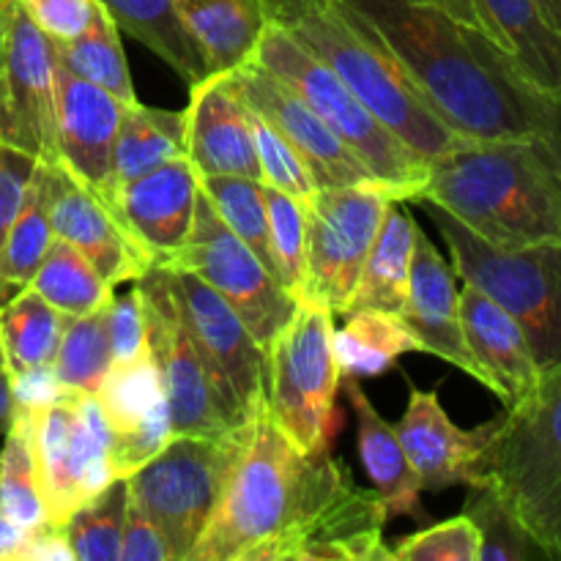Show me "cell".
<instances>
[{
    "label": "cell",
    "mask_w": 561,
    "mask_h": 561,
    "mask_svg": "<svg viewBox=\"0 0 561 561\" xmlns=\"http://www.w3.org/2000/svg\"><path fill=\"white\" fill-rule=\"evenodd\" d=\"M362 485L329 453L305 455L272 411L239 431L222 493L190 561H310L337 548L359 513Z\"/></svg>",
    "instance_id": "1"
},
{
    "label": "cell",
    "mask_w": 561,
    "mask_h": 561,
    "mask_svg": "<svg viewBox=\"0 0 561 561\" xmlns=\"http://www.w3.org/2000/svg\"><path fill=\"white\" fill-rule=\"evenodd\" d=\"M367 16L405 77L469 140H535L537 88L482 33L414 0H348Z\"/></svg>",
    "instance_id": "2"
},
{
    "label": "cell",
    "mask_w": 561,
    "mask_h": 561,
    "mask_svg": "<svg viewBox=\"0 0 561 561\" xmlns=\"http://www.w3.org/2000/svg\"><path fill=\"white\" fill-rule=\"evenodd\" d=\"M416 203L496 247H561V164L540 140H477L431 162Z\"/></svg>",
    "instance_id": "3"
},
{
    "label": "cell",
    "mask_w": 561,
    "mask_h": 561,
    "mask_svg": "<svg viewBox=\"0 0 561 561\" xmlns=\"http://www.w3.org/2000/svg\"><path fill=\"white\" fill-rule=\"evenodd\" d=\"M283 25L351 88L378 124L425 162L477 142L455 131L427 104L376 27L348 0H318Z\"/></svg>",
    "instance_id": "4"
},
{
    "label": "cell",
    "mask_w": 561,
    "mask_h": 561,
    "mask_svg": "<svg viewBox=\"0 0 561 561\" xmlns=\"http://www.w3.org/2000/svg\"><path fill=\"white\" fill-rule=\"evenodd\" d=\"M477 480L496 493L548 559L561 561V365L493 420Z\"/></svg>",
    "instance_id": "5"
},
{
    "label": "cell",
    "mask_w": 561,
    "mask_h": 561,
    "mask_svg": "<svg viewBox=\"0 0 561 561\" xmlns=\"http://www.w3.org/2000/svg\"><path fill=\"white\" fill-rule=\"evenodd\" d=\"M255 64L294 88L334 131L340 140L365 162L373 179L392 201H414L422 195L431 175V162L411 151L376 115L351 93V88L318 60L294 33L279 22H268L257 42Z\"/></svg>",
    "instance_id": "6"
},
{
    "label": "cell",
    "mask_w": 561,
    "mask_h": 561,
    "mask_svg": "<svg viewBox=\"0 0 561 561\" xmlns=\"http://www.w3.org/2000/svg\"><path fill=\"white\" fill-rule=\"evenodd\" d=\"M458 279L502 305L531 345L540 373L561 365V247H496L436 203H425Z\"/></svg>",
    "instance_id": "7"
},
{
    "label": "cell",
    "mask_w": 561,
    "mask_h": 561,
    "mask_svg": "<svg viewBox=\"0 0 561 561\" xmlns=\"http://www.w3.org/2000/svg\"><path fill=\"white\" fill-rule=\"evenodd\" d=\"M340 378L334 312L296 301L294 316L266 345V409L305 455L329 453Z\"/></svg>",
    "instance_id": "8"
},
{
    "label": "cell",
    "mask_w": 561,
    "mask_h": 561,
    "mask_svg": "<svg viewBox=\"0 0 561 561\" xmlns=\"http://www.w3.org/2000/svg\"><path fill=\"white\" fill-rule=\"evenodd\" d=\"M239 431L219 438L173 436L126 477L129 504L157 526L175 561H190L206 531L239 447Z\"/></svg>",
    "instance_id": "9"
},
{
    "label": "cell",
    "mask_w": 561,
    "mask_h": 561,
    "mask_svg": "<svg viewBox=\"0 0 561 561\" xmlns=\"http://www.w3.org/2000/svg\"><path fill=\"white\" fill-rule=\"evenodd\" d=\"M31 425L38 488L49 524L66 526L82 504L93 502L115 474L110 466L113 431L96 394L60 392L42 409H20Z\"/></svg>",
    "instance_id": "10"
},
{
    "label": "cell",
    "mask_w": 561,
    "mask_h": 561,
    "mask_svg": "<svg viewBox=\"0 0 561 561\" xmlns=\"http://www.w3.org/2000/svg\"><path fill=\"white\" fill-rule=\"evenodd\" d=\"M170 268L175 299L230 431L266 405V351L239 312L197 274Z\"/></svg>",
    "instance_id": "11"
},
{
    "label": "cell",
    "mask_w": 561,
    "mask_h": 561,
    "mask_svg": "<svg viewBox=\"0 0 561 561\" xmlns=\"http://www.w3.org/2000/svg\"><path fill=\"white\" fill-rule=\"evenodd\" d=\"M389 201L381 184L318 186L305 203L307 283L299 301H318L334 316L348 312Z\"/></svg>",
    "instance_id": "12"
},
{
    "label": "cell",
    "mask_w": 561,
    "mask_h": 561,
    "mask_svg": "<svg viewBox=\"0 0 561 561\" xmlns=\"http://www.w3.org/2000/svg\"><path fill=\"white\" fill-rule=\"evenodd\" d=\"M162 266L184 268L211 285L239 312L263 351L296 310L294 296L268 272L266 263L222 222L203 190L197 195L190 239L179 255Z\"/></svg>",
    "instance_id": "13"
},
{
    "label": "cell",
    "mask_w": 561,
    "mask_h": 561,
    "mask_svg": "<svg viewBox=\"0 0 561 561\" xmlns=\"http://www.w3.org/2000/svg\"><path fill=\"white\" fill-rule=\"evenodd\" d=\"M135 290L146 318L148 348L164 383L173 436H228L230 427L219 409L217 392L181 316L170 268L151 266L140 279H135Z\"/></svg>",
    "instance_id": "14"
},
{
    "label": "cell",
    "mask_w": 561,
    "mask_h": 561,
    "mask_svg": "<svg viewBox=\"0 0 561 561\" xmlns=\"http://www.w3.org/2000/svg\"><path fill=\"white\" fill-rule=\"evenodd\" d=\"M0 146L58 164L55 142V53L20 0H0Z\"/></svg>",
    "instance_id": "15"
},
{
    "label": "cell",
    "mask_w": 561,
    "mask_h": 561,
    "mask_svg": "<svg viewBox=\"0 0 561 561\" xmlns=\"http://www.w3.org/2000/svg\"><path fill=\"white\" fill-rule=\"evenodd\" d=\"M241 99L263 115L285 140L299 151L316 186H356L378 184L359 157L337 137V131L279 77L263 69L255 60H247L230 71Z\"/></svg>",
    "instance_id": "16"
},
{
    "label": "cell",
    "mask_w": 561,
    "mask_h": 561,
    "mask_svg": "<svg viewBox=\"0 0 561 561\" xmlns=\"http://www.w3.org/2000/svg\"><path fill=\"white\" fill-rule=\"evenodd\" d=\"M49 219L55 239L77 247L110 288L135 283L157 266L129 233L115 203L75 179L64 164H49Z\"/></svg>",
    "instance_id": "17"
},
{
    "label": "cell",
    "mask_w": 561,
    "mask_h": 561,
    "mask_svg": "<svg viewBox=\"0 0 561 561\" xmlns=\"http://www.w3.org/2000/svg\"><path fill=\"white\" fill-rule=\"evenodd\" d=\"M126 102L71 75L55 60V142L58 164L113 201V151Z\"/></svg>",
    "instance_id": "18"
},
{
    "label": "cell",
    "mask_w": 561,
    "mask_h": 561,
    "mask_svg": "<svg viewBox=\"0 0 561 561\" xmlns=\"http://www.w3.org/2000/svg\"><path fill=\"white\" fill-rule=\"evenodd\" d=\"M102 414L113 431L110 466L115 480H126L173 438L168 398L153 354L110 367L96 392Z\"/></svg>",
    "instance_id": "19"
},
{
    "label": "cell",
    "mask_w": 561,
    "mask_h": 561,
    "mask_svg": "<svg viewBox=\"0 0 561 561\" xmlns=\"http://www.w3.org/2000/svg\"><path fill=\"white\" fill-rule=\"evenodd\" d=\"M201 175L190 157L170 159L129 181L113 195L129 233L157 266L173 261L186 244L195 219Z\"/></svg>",
    "instance_id": "20"
},
{
    "label": "cell",
    "mask_w": 561,
    "mask_h": 561,
    "mask_svg": "<svg viewBox=\"0 0 561 561\" xmlns=\"http://www.w3.org/2000/svg\"><path fill=\"white\" fill-rule=\"evenodd\" d=\"M186 157L197 175H247L261 179L252 146L250 113L230 71H211L190 85Z\"/></svg>",
    "instance_id": "21"
},
{
    "label": "cell",
    "mask_w": 561,
    "mask_h": 561,
    "mask_svg": "<svg viewBox=\"0 0 561 561\" xmlns=\"http://www.w3.org/2000/svg\"><path fill=\"white\" fill-rule=\"evenodd\" d=\"M394 431L420 474L422 491H444L453 485L477 488V463L491 442L493 422L477 431H463L449 420L436 392L411 389L409 409Z\"/></svg>",
    "instance_id": "22"
},
{
    "label": "cell",
    "mask_w": 561,
    "mask_h": 561,
    "mask_svg": "<svg viewBox=\"0 0 561 561\" xmlns=\"http://www.w3.org/2000/svg\"><path fill=\"white\" fill-rule=\"evenodd\" d=\"M400 318L416 337L420 351L438 356L482 383V373L466 345L463 323H460L458 274L422 230L416 236L409 294Z\"/></svg>",
    "instance_id": "23"
},
{
    "label": "cell",
    "mask_w": 561,
    "mask_h": 561,
    "mask_svg": "<svg viewBox=\"0 0 561 561\" xmlns=\"http://www.w3.org/2000/svg\"><path fill=\"white\" fill-rule=\"evenodd\" d=\"M460 323L482 373V387L491 389L504 409L529 398L542 373L520 323L491 296L466 283L460 288Z\"/></svg>",
    "instance_id": "24"
},
{
    "label": "cell",
    "mask_w": 561,
    "mask_h": 561,
    "mask_svg": "<svg viewBox=\"0 0 561 561\" xmlns=\"http://www.w3.org/2000/svg\"><path fill=\"white\" fill-rule=\"evenodd\" d=\"M340 387H345L348 403L356 414V447H359L362 466L370 477L373 491L381 496L383 507H387V518L394 520L411 515V518L422 520L425 510L420 504V474L411 466L394 425H389L378 414L373 400L362 392L354 376L340 378Z\"/></svg>",
    "instance_id": "25"
},
{
    "label": "cell",
    "mask_w": 561,
    "mask_h": 561,
    "mask_svg": "<svg viewBox=\"0 0 561 561\" xmlns=\"http://www.w3.org/2000/svg\"><path fill=\"white\" fill-rule=\"evenodd\" d=\"M173 5L208 71H233L252 60L272 22L263 0H173Z\"/></svg>",
    "instance_id": "26"
},
{
    "label": "cell",
    "mask_w": 561,
    "mask_h": 561,
    "mask_svg": "<svg viewBox=\"0 0 561 561\" xmlns=\"http://www.w3.org/2000/svg\"><path fill=\"white\" fill-rule=\"evenodd\" d=\"M482 5L515 75L561 99V33L548 25L535 0H482Z\"/></svg>",
    "instance_id": "27"
},
{
    "label": "cell",
    "mask_w": 561,
    "mask_h": 561,
    "mask_svg": "<svg viewBox=\"0 0 561 561\" xmlns=\"http://www.w3.org/2000/svg\"><path fill=\"white\" fill-rule=\"evenodd\" d=\"M420 225L403 208V201H389L376 241L365 257L348 312L354 310H403L409 294L411 261H414Z\"/></svg>",
    "instance_id": "28"
},
{
    "label": "cell",
    "mask_w": 561,
    "mask_h": 561,
    "mask_svg": "<svg viewBox=\"0 0 561 561\" xmlns=\"http://www.w3.org/2000/svg\"><path fill=\"white\" fill-rule=\"evenodd\" d=\"M179 157H186L184 113L129 102L113 151V195L148 170Z\"/></svg>",
    "instance_id": "29"
},
{
    "label": "cell",
    "mask_w": 561,
    "mask_h": 561,
    "mask_svg": "<svg viewBox=\"0 0 561 561\" xmlns=\"http://www.w3.org/2000/svg\"><path fill=\"white\" fill-rule=\"evenodd\" d=\"M69 316L36 290L20 288L0 305V354L9 378L53 365Z\"/></svg>",
    "instance_id": "30"
},
{
    "label": "cell",
    "mask_w": 561,
    "mask_h": 561,
    "mask_svg": "<svg viewBox=\"0 0 561 561\" xmlns=\"http://www.w3.org/2000/svg\"><path fill=\"white\" fill-rule=\"evenodd\" d=\"M99 3L113 14L121 33H129L142 47L151 49L181 80L195 85L197 80L211 75L195 38L181 25L173 0H99Z\"/></svg>",
    "instance_id": "31"
},
{
    "label": "cell",
    "mask_w": 561,
    "mask_h": 561,
    "mask_svg": "<svg viewBox=\"0 0 561 561\" xmlns=\"http://www.w3.org/2000/svg\"><path fill=\"white\" fill-rule=\"evenodd\" d=\"M411 351H420V343L398 312H345V327L334 329V356L343 376H381Z\"/></svg>",
    "instance_id": "32"
},
{
    "label": "cell",
    "mask_w": 561,
    "mask_h": 561,
    "mask_svg": "<svg viewBox=\"0 0 561 561\" xmlns=\"http://www.w3.org/2000/svg\"><path fill=\"white\" fill-rule=\"evenodd\" d=\"M55 60L71 75L104 88L121 102H137L135 82H131L129 64H126L121 27L102 3H96L91 25L71 42H53Z\"/></svg>",
    "instance_id": "33"
},
{
    "label": "cell",
    "mask_w": 561,
    "mask_h": 561,
    "mask_svg": "<svg viewBox=\"0 0 561 561\" xmlns=\"http://www.w3.org/2000/svg\"><path fill=\"white\" fill-rule=\"evenodd\" d=\"M53 219H49V164L38 162L27 181L25 197L5 236L0 252V283L9 290L25 288L42 266L53 244Z\"/></svg>",
    "instance_id": "34"
},
{
    "label": "cell",
    "mask_w": 561,
    "mask_h": 561,
    "mask_svg": "<svg viewBox=\"0 0 561 561\" xmlns=\"http://www.w3.org/2000/svg\"><path fill=\"white\" fill-rule=\"evenodd\" d=\"M25 288L36 290L47 305L64 316H88L113 299V290L93 268V263L69 241L53 239L42 266Z\"/></svg>",
    "instance_id": "35"
},
{
    "label": "cell",
    "mask_w": 561,
    "mask_h": 561,
    "mask_svg": "<svg viewBox=\"0 0 561 561\" xmlns=\"http://www.w3.org/2000/svg\"><path fill=\"white\" fill-rule=\"evenodd\" d=\"M113 367V343L107 332V305L88 316H69L60 337L53 373L66 392L96 394Z\"/></svg>",
    "instance_id": "36"
},
{
    "label": "cell",
    "mask_w": 561,
    "mask_h": 561,
    "mask_svg": "<svg viewBox=\"0 0 561 561\" xmlns=\"http://www.w3.org/2000/svg\"><path fill=\"white\" fill-rule=\"evenodd\" d=\"M0 515L25 529L49 524L38 488L36 460H33L31 425L27 414L20 409H14V422L5 431L3 449H0Z\"/></svg>",
    "instance_id": "37"
},
{
    "label": "cell",
    "mask_w": 561,
    "mask_h": 561,
    "mask_svg": "<svg viewBox=\"0 0 561 561\" xmlns=\"http://www.w3.org/2000/svg\"><path fill=\"white\" fill-rule=\"evenodd\" d=\"M201 190L214 203L222 222L274 274L272 239H268L266 184L261 179H247V175H201Z\"/></svg>",
    "instance_id": "38"
},
{
    "label": "cell",
    "mask_w": 561,
    "mask_h": 561,
    "mask_svg": "<svg viewBox=\"0 0 561 561\" xmlns=\"http://www.w3.org/2000/svg\"><path fill=\"white\" fill-rule=\"evenodd\" d=\"M129 491L126 480H115L93 502L82 504L66 524L75 561H118Z\"/></svg>",
    "instance_id": "39"
},
{
    "label": "cell",
    "mask_w": 561,
    "mask_h": 561,
    "mask_svg": "<svg viewBox=\"0 0 561 561\" xmlns=\"http://www.w3.org/2000/svg\"><path fill=\"white\" fill-rule=\"evenodd\" d=\"M268 239H272L274 274L296 301L307 283V217L305 203L266 184Z\"/></svg>",
    "instance_id": "40"
},
{
    "label": "cell",
    "mask_w": 561,
    "mask_h": 561,
    "mask_svg": "<svg viewBox=\"0 0 561 561\" xmlns=\"http://www.w3.org/2000/svg\"><path fill=\"white\" fill-rule=\"evenodd\" d=\"M463 513L480 529V561H535L548 559V553L531 540L529 531L513 518L488 485L471 488V499Z\"/></svg>",
    "instance_id": "41"
},
{
    "label": "cell",
    "mask_w": 561,
    "mask_h": 561,
    "mask_svg": "<svg viewBox=\"0 0 561 561\" xmlns=\"http://www.w3.org/2000/svg\"><path fill=\"white\" fill-rule=\"evenodd\" d=\"M250 113V131H252V146H255L257 168H261L263 184L274 186V190L285 192V195L296 197V201L307 203L316 195V179L307 170L305 159L299 157L294 146L285 140L279 129H274L257 110L247 104Z\"/></svg>",
    "instance_id": "42"
},
{
    "label": "cell",
    "mask_w": 561,
    "mask_h": 561,
    "mask_svg": "<svg viewBox=\"0 0 561 561\" xmlns=\"http://www.w3.org/2000/svg\"><path fill=\"white\" fill-rule=\"evenodd\" d=\"M482 535L466 513L427 526L394 548L398 561H480Z\"/></svg>",
    "instance_id": "43"
},
{
    "label": "cell",
    "mask_w": 561,
    "mask_h": 561,
    "mask_svg": "<svg viewBox=\"0 0 561 561\" xmlns=\"http://www.w3.org/2000/svg\"><path fill=\"white\" fill-rule=\"evenodd\" d=\"M107 332L110 343H113V365H126L151 351L140 296L135 288L129 294H113V299L107 301Z\"/></svg>",
    "instance_id": "44"
},
{
    "label": "cell",
    "mask_w": 561,
    "mask_h": 561,
    "mask_svg": "<svg viewBox=\"0 0 561 561\" xmlns=\"http://www.w3.org/2000/svg\"><path fill=\"white\" fill-rule=\"evenodd\" d=\"M99 0H20L25 14L53 42H71L91 25Z\"/></svg>",
    "instance_id": "45"
},
{
    "label": "cell",
    "mask_w": 561,
    "mask_h": 561,
    "mask_svg": "<svg viewBox=\"0 0 561 561\" xmlns=\"http://www.w3.org/2000/svg\"><path fill=\"white\" fill-rule=\"evenodd\" d=\"M36 164V159L27 157V153L14 151V148L9 146H0V252H3L5 236H9L11 222H14L16 211H20L27 181H31ZM11 294H14V290H9L0 283V305H3Z\"/></svg>",
    "instance_id": "46"
},
{
    "label": "cell",
    "mask_w": 561,
    "mask_h": 561,
    "mask_svg": "<svg viewBox=\"0 0 561 561\" xmlns=\"http://www.w3.org/2000/svg\"><path fill=\"white\" fill-rule=\"evenodd\" d=\"M118 561H175L157 526L137 507H126Z\"/></svg>",
    "instance_id": "47"
},
{
    "label": "cell",
    "mask_w": 561,
    "mask_h": 561,
    "mask_svg": "<svg viewBox=\"0 0 561 561\" xmlns=\"http://www.w3.org/2000/svg\"><path fill=\"white\" fill-rule=\"evenodd\" d=\"M414 3L433 5V9L447 14L449 20H455L458 25L482 33V36L491 38L493 44H499L496 31H493L491 20H488V11L485 5H482V0H414Z\"/></svg>",
    "instance_id": "48"
},
{
    "label": "cell",
    "mask_w": 561,
    "mask_h": 561,
    "mask_svg": "<svg viewBox=\"0 0 561 561\" xmlns=\"http://www.w3.org/2000/svg\"><path fill=\"white\" fill-rule=\"evenodd\" d=\"M25 561H75L66 526L42 524L31 529Z\"/></svg>",
    "instance_id": "49"
},
{
    "label": "cell",
    "mask_w": 561,
    "mask_h": 561,
    "mask_svg": "<svg viewBox=\"0 0 561 561\" xmlns=\"http://www.w3.org/2000/svg\"><path fill=\"white\" fill-rule=\"evenodd\" d=\"M537 140L561 164V99L537 91Z\"/></svg>",
    "instance_id": "50"
},
{
    "label": "cell",
    "mask_w": 561,
    "mask_h": 561,
    "mask_svg": "<svg viewBox=\"0 0 561 561\" xmlns=\"http://www.w3.org/2000/svg\"><path fill=\"white\" fill-rule=\"evenodd\" d=\"M31 529L0 515V561H25Z\"/></svg>",
    "instance_id": "51"
},
{
    "label": "cell",
    "mask_w": 561,
    "mask_h": 561,
    "mask_svg": "<svg viewBox=\"0 0 561 561\" xmlns=\"http://www.w3.org/2000/svg\"><path fill=\"white\" fill-rule=\"evenodd\" d=\"M312 3H318V0H263V5H266V11H268V20L279 22V25L288 20H294L299 11H305L307 5H312Z\"/></svg>",
    "instance_id": "52"
},
{
    "label": "cell",
    "mask_w": 561,
    "mask_h": 561,
    "mask_svg": "<svg viewBox=\"0 0 561 561\" xmlns=\"http://www.w3.org/2000/svg\"><path fill=\"white\" fill-rule=\"evenodd\" d=\"M14 389H11L9 373L0 370V436H5V431L14 422Z\"/></svg>",
    "instance_id": "53"
},
{
    "label": "cell",
    "mask_w": 561,
    "mask_h": 561,
    "mask_svg": "<svg viewBox=\"0 0 561 561\" xmlns=\"http://www.w3.org/2000/svg\"><path fill=\"white\" fill-rule=\"evenodd\" d=\"M535 3L537 9H540V14L546 16L548 25L557 33H561V0H535Z\"/></svg>",
    "instance_id": "54"
},
{
    "label": "cell",
    "mask_w": 561,
    "mask_h": 561,
    "mask_svg": "<svg viewBox=\"0 0 561 561\" xmlns=\"http://www.w3.org/2000/svg\"><path fill=\"white\" fill-rule=\"evenodd\" d=\"M0 60H3V22H0Z\"/></svg>",
    "instance_id": "55"
},
{
    "label": "cell",
    "mask_w": 561,
    "mask_h": 561,
    "mask_svg": "<svg viewBox=\"0 0 561 561\" xmlns=\"http://www.w3.org/2000/svg\"><path fill=\"white\" fill-rule=\"evenodd\" d=\"M0 370H5V367H3V354H0Z\"/></svg>",
    "instance_id": "56"
}]
</instances>
